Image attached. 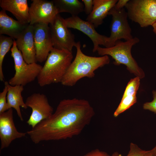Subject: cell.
I'll return each mask as SVG.
<instances>
[{
  "mask_svg": "<svg viewBox=\"0 0 156 156\" xmlns=\"http://www.w3.org/2000/svg\"><path fill=\"white\" fill-rule=\"evenodd\" d=\"M95 114L89 102L75 98L61 101L54 113L27 132L35 144L71 138L80 134Z\"/></svg>",
  "mask_w": 156,
  "mask_h": 156,
  "instance_id": "6da1fadb",
  "label": "cell"
},
{
  "mask_svg": "<svg viewBox=\"0 0 156 156\" xmlns=\"http://www.w3.org/2000/svg\"><path fill=\"white\" fill-rule=\"evenodd\" d=\"M81 46L80 42H77L76 55L61 82L63 85L72 86L84 77L92 78L96 70L109 63L108 55L96 57L86 55L82 51Z\"/></svg>",
  "mask_w": 156,
  "mask_h": 156,
  "instance_id": "7a4b0ae2",
  "label": "cell"
},
{
  "mask_svg": "<svg viewBox=\"0 0 156 156\" xmlns=\"http://www.w3.org/2000/svg\"><path fill=\"white\" fill-rule=\"evenodd\" d=\"M72 52L53 47L37 78L41 87L61 83L72 62Z\"/></svg>",
  "mask_w": 156,
  "mask_h": 156,
  "instance_id": "3957f363",
  "label": "cell"
},
{
  "mask_svg": "<svg viewBox=\"0 0 156 156\" xmlns=\"http://www.w3.org/2000/svg\"><path fill=\"white\" fill-rule=\"evenodd\" d=\"M139 41V39L136 37L125 42L119 40L110 47L103 48L99 46L96 51L100 55L111 56L114 60V64L125 65L131 73L142 79L145 76L144 72L132 57L131 52L132 47Z\"/></svg>",
  "mask_w": 156,
  "mask_h": 156,
  "instance_id": "277c9868",
  "label": "cell"
},
{
  "mask_svg": "<svg viewBox=\"0 0 156 156\" xmlns=\"http://www.w3.org/2000/svg\"><path fill=\"white\" fill-rule=\"evenodd\" d=\"M11 55L14 64L15 71L14 76L9 80L11 85L23 86L34 81L37 78L42 66L34 63L28 64L24 60L21 51L17 47L15 40L11 49Z\"/></svg>",
  "mask_w": 156,
  "mask_h": 156,
  "instance_id": "5b68a950",
  "label": "cell"
},
{
  "mask_svg": "<svg viewBox=\"0 0 156 156\" xmlns=\"http://www.w3.org/2000/svg\"><path fill=\"white\" fill-rule=\"evenodd\" d=\"M128 17L142 27L156 22V0H131L125 6Z\"/></svg>",
  "mask_w": 156,
  "mask_h": 156,
  "instance_id": "8992f818",
  "label": "cell"
},
{
  "mask_svg": "<svg viewBox=\"0 0 156 156\" xmlns=\"http://www.w3.org/2000/svg\"><path fill=\"white\" fill-rule=\"evenodd\" d=\"M49 25L53 47L72 52L77 42L75 41L74 35L66 25L64 19L58 14Z\"/></svg>",
  "mask_w": 156,
  "mask_h": 156,
  "instance_id": "52a82bcc",
  "label": "cell"
},
{
  "mask_svg": "<svg viewBox=\"0 0 156 156\" xmlns=\"http://www.w3.org/2000/svg\"><path fill=\"white\" fill-rule=\"evenodd\" d=\"M112 16L110 25V35L109 37L110 47L113 46L117 40L125 41L132 39L131 29L129 23L127 12L124 8L117 10L114 8L109 12Z\"/></svg>",
  "mask_w": 156,
  "mask_h": 156,
  "instance_id": "ba28073f",
  "label": "cell"
},
{
  "mask_svg": "<svg viewBox=\"0 0 156 156\" xmlns=\"http://www.w3.org/2000/svg\"><path fill=\"white\" fill-rule=\"evenodd\" d=\"M25 103L27 107L32 109L31 113L27 121L32 128L49 118L53 114V108L43 94L34 93L27 97Z\"/></svg>",
  "mask_w": 156,
  "mask_h": 156,
  "instance_id": "9c48e42d",
  "label": "cell"
},
{
  "mask_svg": "<svg viewBox=\"0 0 156 156\" xmlns=\"http://www.w3.org/2000/svg\"><path fill=\"white\" fill-rule=\"evenodd\" d=\"M64 21L68 28L79 30L90 39L93 44V52L96 51L99 45L105 47H110L109 37L98 33L94 26L89 22L83 20L78 16H71L64 19Z\"/></svg>",
  "mask_w": 156,
  "mask_h": 156,
  "instance_id": "30bf717a",
  "label": "cell"
},
{
  "mask_svg": "<svg viewBox=\"0 0 156 156\" xmlns=\"http://www.w3.org/2000/svg\"><path fill=\"white\" fill-rule=\"evenodd\" d=\"M29 7V24H50L59 14L53 1L32 0Z\"/></svg>",
  "mask_w": 156,
  "mask_h": 156,
  "instance_id": "8fae6325",
  "label": "cell"
},
{
  "mask_svg": "<svg viewBox=\"0 0 156 156\" xmlns=\"http://www.w3.org/2000/svg\"><path fill=\"white\" fill-rule=\"evenodd\" d=\"M34 25L36 61L42 63L46 60L53 48L49 26L38 23Z\"/></svg>",
  "mask_w": 156,
  "mask_h": 156,
  "instance_id": "7c38bea8",
  "label": "cell"
},
{
  "mask_svg": "<svg viewBox=\"0 0 156 156\" xmlns=\"http://www.w3.org/2000/svg\"><path fill=\"white\" fill-rule=\"evenodd\" d=\"M26 134L17 131L14 122L12 108L0 113L1 149L8 147L13 141L25 137Z\"/></svg>",
  "mask_w": 156,
  "mask_h": 156,
  "instance_id": "4fadbf2b",
  "label": "cell"
},
{
  "mask_svg": "<svg viewBox=\"0 0 156 156\" xmlns=\"http://www.w3.org/2000/svg\"><path fill=\"white\" fill-rule=\"evenodd\" d=\"M15 40L26 62L28 64L36 63L34 25L29 24Z\"/></svg>",
  "mask_w": 156,
  "mask_h": 156,
  "instance_id": "5bb4252c",
  "label": "cell"
},
{
  "mask_svg": "<svg viewBox=\"0 0 156 156\" xmlns=\"http://www.w3.org/2000/svg\"><path fill=\"white\" fill-rule=\"evenodd\" d=\"M2 10L10 12L20 22L29 24V7L27 0H0Z\"/></svg>",
  "mask_w": 156,
  "mask_h": 156,
  "instance_id": "9a60e30c",
  "label": "cell"
},
{
  "mask_svg": "<svg viewBox=\"0 0 156 156\" xmlns=\"http://www.w3.org/2000/svg\"><path fill=\"white\" fill-rule=\"evenodd\" d=\"M117 0H93V8L88 15L87 21L95 28L101 25L103 20L108 15L110 10L114 7Z\"/></svg>",
  "mask_w": 156,
  "mask_h": 156,
  "instance_id": "2e32d148",
  "label": "cell"
},
{
  "mask_svg": "<svg viewBox=\"0 0 156 156\" xmlns=\"http://www.w3.org/2000/svg\"><path fill=\"white\" fill-rule=\"evenodd\" d=\"M29 24L23 23L8 16L6 11H0V34L7 35L16 39Z\"/></svg>",
  "mask_w": 156,
  "mask_h": 156,
  "instance_id": "e0dca14e",
  "label": "cell"
},
{
  "mask_svg": "<svg viewBox=\"0 0 156 156\" xmlns=\"http://www.w3.org/2000/svg\"><path fill=\"white\" fill-rule=\"evenodd\" d=\"M4 84L7 86L8 88L7 100L8 109L13 108L15 109L20 120L23 121L20 107L25 109L28 107L24 102L21 95L24 90V86L22 85L12 86L7 81L4 82Z\"/></svg>",
  "mask_w": 156,
  "mask_h": 156,
  "instance_id": "ac0fdd59",
  "label": "cell"
},
{
  "mask_svg": "<svg viewBox=\"0 0 156 156\" xmlns=\"http://www.w3.org/2000/svg\"><path fill=\"white\" fill-rule=\"evenodd\" d=\"M58 13L66 12L72 16H78L84 11L83 4L78 0H52Z\"/></svg>",
  "mask_w": 156,
  "mask_h": 156,
  "instance_id": "d6986e66",
  "label": "cell"
},
{
  "mask_svg": "<svg viewBox=\"0 0 156 156\" xmlns=\"http://www.w3.org/2000/svg\"><path fill=\"white\" fill-rule=\"evenodd\" d=\"M10 37L0 35V80L4 81V77L2 70L4 57L13 45L14 40Z\"/></svg>",
  "mask_w": 156,
  "mask_h": 156,
  "instance_id": "ffe728a7",
  "label": "cell"
},
{
  "mask_svg": "<svg viewBox=\"0 0 156 156\" xmlns=\"http://www.w3.org/2000/svg\"><path fill=\"white\" fill-rule=\"evenodd\" d=\"M136 94L124 92L121 101L114 114L116 117L129 109L137 102Z\"/></svg>",
  "mask_w": 156,
  "mask_h": 156,
  "instance_id": "44dd1931",
  "label": "cell"
},
{
  "mask_svg": "<svg viewBox=\"0 0 156 156\" xmlns=\"http://www.w3.org/2000/svg\"><path fill=\"white\" fill-rule=\"evenodd\" d=\"M3 91L0 93V113L4 112L9 109L6 101V95L8 88L5 84Z\"/></svg>",
  "mask_w": 156,
  "mask_h": 156,
  "instance_id": "7402d4cb",
  "label": "cell"
},
{
  "mask_svg": "<svg viewBox=\"0 0 156 156\" xmlns=\"http://www.w3.org/2000/svg\"><path fill=\"white\" fill-rule=\"evenodd\" d=\"M135 144L131 143L130 146V149L126 156H144L145 152Z\"/></svg>",
  "mask_w": 156,
  "mask_h": 156,
  "instance_id": "603a6c76",
  "label": "cell"
},
{
  "mask_svg": "<svg viewBox=\"0 0 156 156\" xmlns=\"http://www.w3.org/2000/svg\"><path fill=\"white\" fill-rule=\"evenodd\" d=\"M153 100L150 102H146L143 105V108L156 113V90L152 92Z\"/></svg>",
  "mask_w": 156,
  "mask_h": 156,
  "instance_id": "cb8c5ba5",
  "label": "cell"
},
{
  "mask_svg": "<svg viewBox=\"0 0 156 156\" xmlns=\"http://www.w3.org/2000/svg\"><path fill=\"white\" fill-rule=\"evenodd\" d=\"M84 6V11L88 15L92 12L93 8V0H82Z\"/></svg>",
  "mask_w": 156,
  "mask_h": 156,
  "instance_id": "d4e9b609",
  "label": "cell"
},
{
  "mask_svg": "<svg viewBox=\"0 0 156 156\" xmlns=\"http://www.w3.org/2000/svg\"><path fill=\"white\" fill-rule=\"evenodd\" d=\"M83 156H110L107 153L96 149L87 153Z\"/></svg>",
  "mask_w": 156,
  "mask_h": 156,
  "instance_id": "484cf974",
  "label": "cell"
},
{
  "mask_svg": "<svg viewBox=\"0 0 156 156\" xmlns=\"http://www.w3.org/2000/svg\"><path fill=\"white\" fill-rule=\"evenodd\" d=\"M129 0H118L114 8L116 10H121L125 7L127 3Z\"/></svg>",
  "mask_w": 156,
  "mask_h": 156,
  "instance_id": "4316f807",
  "label": "cell"
},
{
  "mask_svg": "<svg viewBox=\"0 0 156 156\" xmlns=\"http://www.w3.org/2000/svg\"><path fill=\"white\" fill-rule=\"evenodd\" d=\"M144 156H152V154L151 150L146 151Z\"/></svg>",
  "mask_w": 156,
  "mask_h": 156,
  "instance_id": "83f0119b",
  "label": "cell"
},
{
  "mask_svg": "<svg viewBox=\"0 0 156 156\" xmlns=\"http://www.w3.org/2000/svg\"><path fill=\"white\" fill-rule=\"evenodd\" d=\"M152 154V156H156V146L151 150Z\"/></svg>",
  "mask_w": 156,
  "mask_h": 156,
  "instance_id": "f1b7e54d",
  "label": "cell"
},
{
  "mask_svg": "<svg viewBox=\"0 0 156 156\" xmlns=\"http://www.w3.org/2000/svg\"><path fill=\"white\" fill-rule=\"evenodd\" d=\"M153 28V31L156 34V22H155L152 25Z\"/></svg>",
  "mask_w": 156,
  "mask_h": 156,
  "instance_id": "f546056e",
  "label": "cell"
},
{
  "mask_svg": "<svg viewBox=\"0 0 156 156\" xmlns=\"http://www.w3.org/2000/svg\"><path fill=\"white\" fill-rule=\"evenodd\" d=\"M121 155L117 152H114L111 156H120Z\"/></svg>",
  "mask_w": 156,
  "mask_h": 156,
  "instance_id": "4dcf8cb0",
  "label": "cell"
}]
</instances>
